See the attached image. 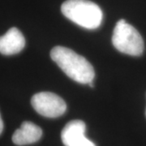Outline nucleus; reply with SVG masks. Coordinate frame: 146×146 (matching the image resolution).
<instances>
[{"instance_id": "f257e3e1", "label": "nucleus", "mask_w": 146, "mask_h": 146, "mask_svg": "<svg viewBox=\"0 0 146 146\" xmlns=\"http://www.w3.org/2000/svg\"><path fill=\"white\" fill-rule=\"evenodd\" d=\"M50 57L71 79L80 84H89L94 80L95 72L89 61L63 46H55L50 52Z\"/></svg>"}, {"instance_id": "f03ea898", "label": "nucleus", "mask_w": 146, "mask_h": 146, "mask_svg": "<svg viewBox=\"0 0 146 146\" xmlns=\"http://www.w3.org/2000/svg\"><path fill=\"white\" fill-rule=\"evenodd\" d=\"M64 16L76 25L88 29L101 25L103 13L98 6L89 0H68L62 4Z\"/></svg>"}, {"instance_id": "7ed1b4c3", "label": "nucleus", "mask_w": 146, "mask_h": 146, "mask_svg": "<svg viewBox=\"0 0 146 146\" xmlns=\"http://www.w3.org/2000/svg\"><path fill=\"white\" fill-rule=\"evenodd\" d=\"M112 43L116 50L128 55L139 56L144 51V41L140 33L125 20L117 22L113 32Z\"/></svg>"}, {"instance_id": "20e7f679", "label": "nucleus", "mask_w": 146, "mask_h": 146, "mask_svg": "<svg viewBox=\"0 0 146 146\" xmlns=\"http://www.w3.org/2000/svg\"><path fill=\"white\" fill-rule=\"evenodd\" d=\"M31 104L38 114L47 118L59 117L67 110L64 100L57 94L50 92H42L33 95Z\"/></svg>"}, {"instance_id": "39448f33", "label": "nucleus", "mask_w": 146, "mask_h": 146, "mask_svg": "<svg viewBox=\"0 0 146 146\" xmlns=\"http://www.w3.org/2000/svg\"><path fill=\"white\" fill-rule=\"evenodd\" d=\"M86 125L82 120L70 121L63 127L61 139L65 146H96L85 136Z\"/></svg>"}, {"instance_id": "423d86ee", "label": "nucleus", "mask_w": 146, "mask_h": 146, "mask_svg": "<svg viewBox=\"0 0 146 146\" xmlns=\"http://www.w3.org/2000/svg\"><path fill=\"white\" fill-rule=\"evenodd\" d=\"M25 46V36L17 28H11L4 35L0 36V53L4 55L18 54Z\"/></svg>"}, {"instance_id": "0eeeda50", "label": "nucleus", "mask_w": 146, "mask_h": 146, "mask_svg": "<svg viewBox=\"0 0 146 146\" xmlns=\"http://www.w3.org/2000/svg\"><path fill=\"white\" fill-rule=\"evenodd\" d=\"M42 136V130L33 123L25 121L19 129L14 132L12 141L16 145H25L38 141Z\"/></svg>"}, {"instance_id": "6e6552de", "label": "nucleus", "mask_w": 146, "mask_h": 146, "mask_svg": "<svg viewBox=\"0 0 146 146\" xmlns=\"http://www.w3.org/2000/svg\"><path fill=\"white\" fill-rule=\"evenodd\" d=\"M3 130V119L1 118V115H0V135L2 134Z\"/></svg>"}]
</instances>
